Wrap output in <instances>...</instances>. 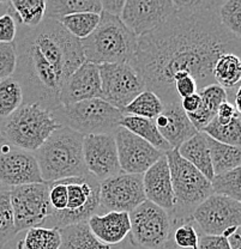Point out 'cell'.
Returning a JSON list of instances; mask_svg holds the SVG:
<instances>
[{"mask_svg": "<svg viewBox=\"0 0 241 249\" xmlns=\"http://www.w3.org/2000/svg\"><path fill=\"white\" fill-rule=\"evenodd\" d=\"M177 10L160 27L138 37L131 66L147 90L165 105L180 103L175 80L187 73L198 89L216 84L214 67L223 54L241 58V41L224 29L215 0H175Z\"/></svg>", "mask_w": 241, "mask_h": 249, "instance_id": "1", "label": "cell"}, {"mask_svg": "<svg viewBox=\"0 0 241 249\" xmlns=\"http://www.w3.org/2000/svg\"><path fill=\"white\" fill-rule=\"evenodd\" d=\"M15 45L17 65L12 77L22 85L24 103L56 110L61 106L65 80L85 62L80 40L58 20L45 18L36 28L23 27Z\"/></svg>", "mask_w": 241, "mask_h": 249, "instance_id": "2", "label": "cell"}, {"mask_svg": "<svg viewBox=\"0 0 241 249\" xmlns=\"http://www.w3.org/2000/svg\"><path fill=\"white\" fill-rule=\"evenodd\" d=\"M84 136L60 127L35 152L43 182L87 176L83 155Z\"/></svg>", "mask_w": 241, "mask_h": 249, "instance_id": "3", "label": "cell"}, {"mask_svg": "<svg viewBox=\"0 0 241 249\" xmlns=\"http://www.w3.org/2000/svg\"><path fill=\"white\" fill-rule=\"evenodd\" d=\"M85 61L95 65L131 64L138 37L124 25L119 17L102 11L100 24L94 33L80 41Z\"/></svg>", "mask_w": 241, "mask_h": 249, "instance_id": "4", "label": "cell"}, {"mask_svg": "<svg viewBox=\"0 0 241 249\" xmlns=\"http://www.w3.org/2000/svg\"><path fill=\"white\" fill-rule=\"evenodd\" d=\"M60 127L52 110L38 103H23L9 118L0 119V136L18 149L35 154Z\"/></svg>", "mask_w": 241, "mask_h": 249, "instance_id": "5", "label": "cell"}, {"mask_svg": "<svg viewBox=\"0 0 241 249\" xmlns=\"http://www.w3.org/2000/svg\"><path fill=\"white\" fill-rule=\"evenodd\" d=\"M172 178L174 209L169 212L172 224L193 219L194 210L214 194L211 182L179 155L178 149L165 154Z\"/></svg>", "mask_w": 241, "mask_h": 249, "instance_id": "6", "label": "cell"}, {"mask_svg": "<svg viewBox=\"0 0 241 249\" xmlns=\"http://www.w3.org/2000/svg\"><path fill=\"white\" fill-rule=\"evenodd\" d=\"M53 115L61 126L87 137L114 134L120 127L124 113L101 98H94L60 106L53 110Z\"/></svg>", "mask_w": 241, "mask_h": 249, "instance_id": "7", "label": "cell"}, {"mask_svg": "<svg viewBox=\"0 0 241 249\" xmlns=\"http://www.w3.org/2000/svg\"><path fill=\"white\" fill-rule=\"evenodd\" d=\"M60 181L67 187V206L64 211L52 212L42 227L60 230L71 225L88 223L101 209L100 182L90 174L83 178Z\"/></svg>", "mask_w": 241, "mask_h": 249, "instance_id": "8", "label": "cell"}, {"mask_svg": "<svg viewBox=\"0 0 241 249\" xmlns=\"http://www.w3.org/2000/svg\"><path fill=\"white\" fill-rule=\"evenodd\" d=\"M129 214L132 245L141 249H173L169 212L145 200Z\"/></svg>", "mask_w": 241, "mask_h": 249, "instance_id": "9", "label": "cell"}, {"mask_svg": "<svg viewBox=\"0 0 241 249\" xmlns=\"http://www.w3.org/2000/svg\"><path fill=\"white\" fill-rule=\"evenodd\" d=\"M10 199L17 233L35 227H42L53 212L49 201L48 182L10 188Z\"/></svg>", "mask_w": 241, "mask_h": 249, "instance_id": "10", "label": "cell"}, {"mask_svg": "<svg viewBox=\"0 0 241 249\" xmlns=\"http://www.w3.org/2000/svg\"><path fill=\"white\" fill-rule=\"evenodd\" d=\"M98 69L102 100L119 110L123 111L147 90L143 78L130 64H105Z\"/></svg>", "mask_w": 241, "mask_h": 249, "instance_id": "11", "label": "cell"}, {"mask_svg": "<svg viewBox=\"0 0 241 249\" xmlns=\"http://www.w3.org/2000/svg\"><path fill=\"white\" fill-rule=\"evenodd\" d=\"M147 200L143 175L119 173L100 182L101 207L108 212H130Z\"/></svg>", "mask_w": 241, "mask_h": 249, "instance_id": "12", "label": "cell"}, {"mask_svg": "<svg viewBox=\"0 0 241 249\" xmlns=\"http://www.w3.org/2000/svg\"><path fill=\"white\" fill-rule=\"evenodd\" d=\"M192 218L202 235L222 236L229 228L241 225V202L212 194L194 210Z\"/></svg>", "mask_w": 241, "mask_h": 249, "instance_id": "13", "label": "cell"}, {"mask_svg": "<svg viewBox=\"0 0 241 249\" xmlns=\"http://www.w3.org/2000/svg\"><path fill=\"white\" fill-rule=\"evenodd\" d=\"M43 182L34 152L0 140V185L6 188Z\"/></svg>", "mask_w": 241, "mask_h": 249, "instance_id": "14", "label": "cell"}, {"mask_svg": "<svg viewBox=\"0 0 241 249\" xmlns=\"http://www.w3.org/2000/svg\"><path fill=\"white\" fill-rule=\"evenodd\" d=\"M177 10L175 0H126L120 19L137 37L150 33Z\"/></svg>", "mask_w": 241, "mask_h": 249, "instance_id": "15", "label": "cell"}, {"mask_svg": "<svg viewBox=\"0 0 241 249\" xmlns=\"http://www.w3.org/2000/svg\"><path fill=\"white\" fill-rule=\"evenodd\" d=\"M114 138L123 173L143 175L165 155L124 127L114 132Z\"/></svg>", "mask_w": 241, "mask_h": 249, "instance_id": "16", "label": "cell"}, {"mask_svg": "<svg viewBox=\"0 0 241 249\" xmlns=\"http://www.w3.org/2000/svg\"><path fill=\"white\" fill-rule=\"evenodd\" d=\"M83 155L88 173L98 182L121 173L114 134L84 137Z\"/></svg>", "mask_w": 241, "mask_h": 249, "instance_id": "17", "label": "cell"}, {"mask_svg": "<svg viewBox=\"0 0 241 249\" xmlns=\"http://www.w3.org/2000/svg\"><path fill=\"white\" fill-rule=\"evenodd\" d=\"M101 98V77L98 65L85 61L65 80L60 91V105L69 106L82 101Z\"/></svg>", "mask_w": 241, "mask_h": 249, "instance_id": "18", "label": "cell"}, {"mask_svg": "<svg viewBox=\"0 0 241 249\" xmlns=\"http://www.w3.org/2000/svg\"><path fill=\"white\" fill-rule=\"evenodd\" d=\"M155 124L161 136L172 149H179L184 142L198 133L180 103L165 105V109L157 116Z\"/></svg>", "mask_w": 241, "mask_h": 249, "instance_id": "19", "label": "cell"}, {"mask_svg": "<svg viewBox=\"0 0 241 249\" xmlns=\"http://www.w3.org/2000/svg\"><path fill=\"white\" fill-rule=\"evenodd\" d=\"M143 186L147 200L168 212L174 209L172 178L166 155L143 174Z\"/></svg>", "mask_w": 241, "mask_h": 249, "instance_id": "20", "label": "cell"}, {"mask_svg": "<svg viewBox=\"0 0 241 249\" xmlns=\"http://www.w3.org/2000/svg\"><path fill=\"white\" fill-rule=\"evenodd\" d=\"M90 230L98 241L107 246L123 242L131 232L130 214L126 212H107L106 214H94L88 220Z\"/></svg>", "mask_w": 241, "mask_h": 249, "instance_id": "21", "label": "cell"}, {"mask_svg": "<svg viewBox=\"0 0 241 249\" xmlns=\"http://www.w3.org/2000/svg\"><path fill=\"white\" fill-rule=\"evenodd\" d=\"M198 95L202 100L201 107L194 113L187 114V116L197 131L202 132L216 118L220 106L227 102L228 93L219 84H211L199 89Z\"/></svg>", "mask_w": 241, "mask_h": 249, "instance_id": "22", "label": "cell"}, {"mask_svg": "<svg viewBox=\"0 0 241 249\" xmlns=\"http://www.w3.org/2000/svg\"><path fill=\"white\" fill-rule=\"evenodd\" d=\"M178 151L184 160L191 163L211 182L212 178H215V174L208 145V136L204 132H198L196 136L184 142Z\"/></svg>", "mask_w": 241, "mask_h": 249, "instance_id": "23", "label": "cell"}, {"mask_svg": "<svg viewBox=\"0 0 241 249\" xmlns=\"http://www.w3.org/2000/svg\"><path fill=\"white\" fill-rule=\"evenodd\" d=\"M120 127H124L128 131L132 132L133 134L138 136L139 138L149 142L150 145L157 149L162 154H167L168 151L173 150L169 146L165 138L161 136V133L157 129L156 124L154 120H149V119L141 118V116L128 115L124 114L123 119H121Z\"/></svg>", "mask_w": 241, "mask_h": 249, "instance_id": "24", "label": "cell"}, {"mask_svg": "<svg viewBox=\"0 0 241 249\" xmlns=\"http://www.w3.org/2000/svg\"><path fill=\"white\" fill-rule=\"evenodd\" d=\"M60 249H111V246L105 245L95 237L88 223L60 229Z\"/></svg>", "mask_w": 241, "mask_h": 249, "instance_id": "25", "label": "cell"}, {"mask_svg": "<svg viewBox=\"0 0 241 249\" xmlns=\"http://www.w3.org/2000/svg\"><path fill=\"white\" fill-rule=\"evenodd\" d=\"M102 14L101 0H47L45 18L59 19L76 14Z\"/></svg>", "mask_w": 241, "mask_h": 249, "instance_id": "26", "label": "cell"}, {"mask_svg": "<svg viewBox=\"0 0 241 249\" xmlns=\"http://www.w3.org/2000/svg\"><path fill=\"white\" fill-rule=\"evenodd\" d=\"M208 145L215 175L240 168L241 149L216 142L208 136Z\"/></svg>", "mask_w": 241, "mask_h": 249, "instance_id": "27", "label": "cell"}, {"mask_svg": "<svg viewBox=\"0 0 241 249\" xmlns=\"http://www.w3.org/2000/svg\"><path fill=\"white\" fill-rule=\"evenodd\" d=\"M214 78L216 84L229 91L237 88L241 82V58L237 54H223L214 67Z\"/></svg>", "mask_w": 241, "mask_h": 249, "instance_id": "28", "label": "cell"}, {"mask_svg": "<svg viewBox=\"0 0 241 249\" xmlns=\"http://www.w3.org/2000/svg\"><path fill=\"white\" fill-rule=\"evenodd\" d=\"M60 230L54 228L35 227L25 231L24 237L17 243V249H60Z\"/></svg>", "mask_w": 241, "mask_h": 249, "instance_id": "29", "label": "cell"}, {"mask_svg": "<svg viewBox=\"0 0 241 249\" xmlns=\"http://www.w3.org/2000/svg\"><path fill=\"white\" fill-rule=\"evenodd\" d=\"M24 103L22 85L15 77L0 80V119L9 118Z\"/></svg>", "mask_w": 241, "mask_h": 249, "instance_id": "30", "label": "cell"}, {"mask_svg": "<svg viewBox=\"0 0 241 249\" xmlns=\"http://www.w3.org/2000/svg\"><path fill=\"white\" fill-rule=\"evenodd\" d=\"M11 11L17 16L20 25L27 28H36L45 19V0H14L9 2Z\"/></svg>", "mask_w": 241, "mask_h": 249, "instance_id": "31", "label": "cell"}, {"mask_svg": "<svg viewBox=\"0 0 241 249\" xmlns=\"http://www.w3.org/2000/svg\"><path fill=\"white\" fill-rule=\"evenodd\" d=\"M163 109H165V103L160 100L159 96L150 90H145L124 109L123 113L155 121Z\"/></svg>", "mask_w": 241, "mask_h": 249, "instance_id": "32", "label": "cell"}, {"mask_svg": "<svg viewBox=\"0 0 241 249\" xmlns=\"http://www.w3.org/2000/svg\"><path fill=\"white\" fill-rule=\"evenodd\" d=\"M58 20L61 25L78 40H85L89 37L97 25L100 24L101 15L97 14H76V15H70L65 16V17L59 18Z\"/></svg>", "mask_w": 241, "mask_h": 249, "instance_id": "33", "label": "cell"}, {"mask_svg": "<svg viewBox=\"0 0 241 249\" xmlns=\"http://www.w3.org/2000/svg\"><path fill=\"white\" fill-rule=\"evenodd\" d=\"M202 132L216 142L241 149V119L239 116L225 126L220 124L214 119Z\"/></svg>", "mask_w": 241, "mask_h": 249, "instance_id": "34", "label": "cell"}, {"mask_svg": "<svg viewBox=\"0 0 241 249\" xmlns=\"http://www.w3.org/2000/svg\"><path fill=\"white\" fill-rule=\"evenodd\" d=\"M17 235L14 210L10 199V188L0 187V248Z\"/></svg>", "mask_w": 241, "mask_h": 249, "instance_id": "35", "label": "cell"}, {"mask_svg": "<svg viewBox=\"0 0 241 249\" xmlns=\"http://www.w3.org/2000/svg\"><path fill=\"white\" fill-rule=\"evenodd\" d=\"M217 15L224 29L241 41V0L219 1Z\"/></svg>", "mask_w": 241, "mask_h": 249, "instance_id": "36", "label": "cell"}, {"mask_svg": "<svg viewBox=\"0 0 241 249\" xmlns=\"http://www.w3.org/2000/svg\"><path fill=\"white\" fill-rule=\"evenodd\" d=\"M214 194L227 196L233 200L241 201V170L237 168L227 173L215 175L211 180Z\"/></svg>", "mask_w": 241, "mask_h": 249, "instance_id": "37", "label": "cell"}, {"mask_svg": "<svg viewBox=\"0 0 241 249\" xmlns=\"http://www.w3.org/2000/svg\"><path fill=\"white\" fill-rule=\"evenodd\" d=\"M194 224L193 219L172 224L173 249H198L201 232L197 231Z\"/></svg>", "mask_w": 241, "mask_h": 249, "instance_id": "38", "label": "cell"}, {"mask_svg": "<svg viewBox=\"0 0 241 249\" xmlns=\"http://www.w3.org/2000/svg\"><path fill=\"white\" fill-rule=\"evenodd\" d=\"M17 65V49L14 43H0V80L14 76Z\"/></svg>", "mask_w": 241, "mask_h": 249, "instance_id": "39", "label": "cell"}, {"mask_svg": "<svg viewBox=\"0 0 241 249\" xmlns=\"http://www.w3.org/2000/svg\"><path fill=\"white\" fill-rule=\"evenodd\" d=\"M49 201L53 211H64L67 206V187L63 181L48 182Z\"/></svg>", "mask_w": 241, "mask_h": 249, "instance_id": "40", "label": "cell"}, {"mask_svg": "<svg viewBox=\"0 0 241 249\" xmlns=\"http://www.w3.org/2000/svg\"><path fill=\"white\" fill-rule=\"evenodd\" d=\"M18 27L11 14L0 16V43H14L16 41Z\"/></svg>", "mask_w": 241, "mask_h": 249, "instance_id": "41", "label": "cell"}, {"mask_svg": "<svg viewBox=\"0 0 241 249\" xmlns=\"http://www.w3.org/2000/svg\"><path fill=\"white\" fill-rule=\"evenodd\" d=\"M198 90L196 79L190 74H184L175 80V91H177L180 100L187 97V96L194 95V93L198 92Z\"/></svg>", "mask_w": 241, "mask_h": 249, "instance_id": "42", "label": "cell"}, {"mask_svg": "<svg viewBox=\"0 0 241 249\" xmlns=\"http://www.w3.org/2000/svg\"><path fill=\"white\" fill-rule=\"evenodd\" d=\"M198 249H232L228 240L223 236L202 235L199 237Z\"/></svg>", "mask_w": 241, "mask_h": 249, "instance_id": "43", "label": "cell"}, {"mask_svg": "<svg viewBox=\"0 0 241 249\" xmlns=\"http://www.w3.org/2000/svg\"><path fill=\"white\" fill-rule=\"evenodd\" d=\"M235 118H238L237 110H235L234 106H233L229 101H227V102L222 103V105L220 106L215 120H216L220 124H222V126H225V124L232 123Z\"/></svg>", "mask_w": 241, "mask_h": 249, "instance_id": "44", "label": "cell"}, {"mask_svg": "<svg viewBox=\"0 0 241 249\" xmlns=\"http://www.w3.org/2000/svg\"><path fill=\"white\" fill-rule=\"evenodd\" d=\"M126 0H101L102 11L114 17L120 18Z\"/></svg>", "mask_w": 241, "mask_h": 249, "instance_id": "45", "label": "cell"}, {"mask_svg": "<svg viewBox=\"0 0 241 249\" xmlns=\"http://www.w3.org/2000/svg\"><path fill=\"white\" fill-rule=\"evenodd\" d=\"M201 103H202L201 96H199L198 92H197L194 93V95L187 96V97L183 98L180 105H181V108L184 109V111H185L186 114H190L198 110L199 107H201Z\"/></svg>", "mask_w": 241, "mask_h": 249, "instance_id": "46", "label": "cell"}, {"mask_svg": "<svg viewBox=\"0 0 241 249\" xmlns=\"http://www.w3.org/2000/svg\"><path fill=\"white\" fill-rule=\"evenodd\" d=\"M227 93L228 101L234 106L238 116L241 119V82L237 88H234L233 90H229V91H227Z\"/></svg>", "mask_w": 241, "mask_h": 249, "instance_id": "47", "label": "cell"}, {"mask_svg": "<svg viewBox=\"0 0 241 249\" xmlns=\"http://www.w3.org/2000/svg\"><path fill=\"white\" fill-rule=\"evenodd\" d=\"M228 242L232 249H241V225H239L234 233L228 238Z\"/></svg>", "mask_w": 241, "mask_h": 249, "instance_id": "48", "label": "cell"}, {"mask_svg": "<svg viewBox=\"0 0 241 249\" xmlns=\"http://www.w3.org/2000/svg\"><path fill=\"white\" fill-rule=\"evenodd\" d=\"M0 140H1V136H0Z\"/></svg>", "mask_w": 241, "mask_h": 249, "instance_id": "49", "label": "cell"}, {"mask_svg": "<svg viewBox=\"0 0 241 249\" xmlns=\"http://www.w3.org/2000/svg\"><path fill=\"white\" fill-rule=\"evenodd\" d=\"M240 170H241V165H240Z\"/></svg>", "mask_w": 241, "mask_h": 249, "instance_id": "50", "label": "cell"}, {"mask_svg": "<svg viewBox=\"0 0 241 249\" xmlns=\"http://www.w3.org/2000/svg\"><path fill=\"white\" fill-rule=\"evenodd\" d=\"M0 187H2V186H1V185H0Z\"/></svg>", "mask_w": 241, "mask_h": 249, "instance_id": "51", "label": "cell"}, {"mask_svg": "<svg viewBox=\"0 0 241 249\" xmlns=\"http://www.w3.org/2000/svg\"><path fill=\"white\" fill-rule=\"evenodd\" d=\"M0 249H2V248H0Z\"/></svg>", "mask_w": 241, "mask_h": 249, "instance_id": "52", "label": "cell"}, {"mask_svg": "<svg viewBox=\"0 0 241 249\" xmlns=\"http://www.w3.org/2000/svg\"><path fill=\"white\" fill-rule=\"evenodd\" d=\"M240 202H241V201H240Z\"/></svg>", "mask_w": 241, "mask_h": 249, "instance_id": "53", "label": "cell"}]
</instances>
